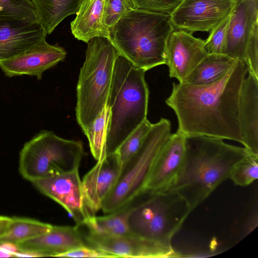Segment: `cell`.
<instances>
[{
	"instance_id": "14",
	"label": "cell",
	"mask_w": 258,
	"mask_h": 258,
	"mask_svg": "<svg viewBox=\"0 0 258 258\" xmlns=\"http://www.w3.org/2000/svg\"><path fill=\"white\" fill-rule=\"evenodd\" d=\"M67 54L63 47L43 39L23 52L0 61V68L9 77L28 75L40 80L45 71L63 61Z\"/></svg>"
},
{
	"instance_id": "23",
	"label": "cell",
	"mask_w": 258,
	"mask_h": 258,
	"mask_svg": "<svg viewBox=\"0 0 258 258\" xmlns=\"http://www.w3.org/2000/svg\"><path fill=\"white\" fill-rule=\"evenodd\" d=\"M130 208L107 214L102 216L91 215L86 219L83 225L88 232L107 236H121L132 234L127 223Z\"/></svg>"
},
{
	"instance_id": "32",
	"label": "cell",
	"mask_w": 258,
	"mask_h": 258,
	"mask_svg": "<svg viewBox=\"0 0 258 258\" xmlns=\"http://www.w3.org/2000/svg\"><path fill=\"white\" fill-rule=\"evenodd\" d=\"M243 62L248 73L258 79V27L254 29L250 38Z\"/></svg>"
},
{
	"instance_id": "10",
	"label": "cell",
	"mask_w": 258,
	"mask_h": 258,
	"mask_svg": "<svg viewBox=\"0 0 258 258\" xmlns=\"http://www.w3.org/2000/svg\"><path fill=\"white\" fill-rule=\"evenodd\" d=\"M31 183L41 193L63 207L76 225L83 226L91 216L85 204L79 169L40 178Z\"/></svg>"
},
{
	"instance_id": "4",
	"label": "cell",
	"mask_w": 258,
	"mask_h": 258,
	"mask_svg": "<svg viewBox=\"0 0 258 258\" xmlns=\"http://www.w3.org/2000/svg\"><path fill=\"white\" fill-rule=\"evenodd\" d=\"M175 29L169 14L133 9L109 29V39L134 66L145 72L165 64V50Z\"/></svg>"
},
{
	"instance_id": "35",
	"label": "cell",
	"mask_w": 258,
	"mask_h": 258,
	"mask_svg": "<svg viewBox=\"0 0 258 258\" xmlns=\"http://www.w3.org/2000/svg\"><path fill=\"white\" fill-rule=\"evenodd\" d=\"M11 221L12 217L0 216V237L6 232Z\"/></svg>"
},
{
	"instance_id": "3",
	"label": "cell",
	"mask_w": 258,
	"mask_h": 258,
	"mask_svg": "<svg viewBox=\"0 0 258 258\" xmlns=\"http://www.w3.org/2000/svg\"><path fill=\"white\" fill-rule=\"evenodd\" d=\"M145 72L121 55L116 58L107 102L106 156L116 152L147 118L149 91Z\"/></svg>"
},
{
	"instance_id": "19",
	"label": "cell",
	"mask_w": 258,
	"mask_h": 258,
	"mask_svg": "<svg viewBox=\"0 0 258 258\" xmlns=\"http://www.w3.org/2000/svg\"><path fill=\"white\" fill-rule=\"evenodd\" d=\"M240 123L242 145L258 155V79L249 73L242 88Z\"/></svg>"
},
{
	"instance_id": "36",
	"label": "cell",
	"mask_w": 258,
	"mask_h": 258,
	"mask_svg": "<svg viewBox=\"0 0 258 258\" xmlns=\"http://www.w3.org/2000/svg\"><path fill=\"white\" fill-rule=\"evenodd\" d=\"M233 1H236L237 0H233Z\"/></svg>"
},
{
	"instance_id": "8",
	"label": "cell",
	"mask_w": 258,
	"mask_h": 258,
	"mask_svg": "<svg viewBox=\"0 0 258 258\" xmlns=\"http://www.w3.org/2000/svg\"><path fill=\"white\" fill-rule=\"evenodd\" d=\"M84 155L82 142L66 140L52 131H42L25 143L21 150L19 173L32 182L79 169Z\"/></svg>"
},
{
	"instance_id": "24",
	"label": "cell",
	"mask_w": 258,
	"mask_h": 258,
	"mask_svg": "<svg viewBox=\"0 0 258 258\" xmlns=\"http://www.w3.org/2000/svg\"><path fill=\"white\" fill-rule=\"evenodd\" d=\"M52 225L37 220L13 217L5 233L0 237V243L15 244L41 235L50 229Z\"/></svg>"
},
{
	"instance_id": "18",
	"label": "cell",
	"mask_w": 258,
	"mask_h": 258,
	"mask_svg": "<svg viewBox=\"0 0 258 258\" xmlns=\"http://www.w3.org/2000/svg\"><path fill=\"white\" fill-rule=\"evenodd\" d=\"M47 35L40 22L0 21V61L23 52Z\"/></svg>"
},
{
	"instance_id": "21",
	"label": "cell",
	"mask_w": 258,
	"mask_h": 258,
	"mask_svg": "<svg viewBox=\"0 0 258 258\" xmlns=\"http://www.w3.org/2000/svg\"><path fill=\"white\" fill-rule=\"evenodd\" d=\"M236 60L225 54H208L182 83L196 86L213 84L226 73Z\"/></svg>"
},
{
	"instance_id": "13",
	"label": "cell",
	"mask_w": 258,
	"mask_h": 258,
	"mask_svg": "<svg viewBox=\"0 0 258 258\" xmlns=\"http://www.w3.org/2000/svg\"><path fill=\"white\" fill-rule=\"evenodd\" d=\"M185 138L178 131L171 134L154 162L145 191H166L175 183L184 162Z\"/></svg>"
},
{
	"instance_id": "11",
	"label": "cell",
	"mask_w": 258,
	"mask_h": 258,
	"mask_svg": "<svg viewBox=\"0 0 258 258\" xmlns=\"http://www.w3.org/2000/svg\"><path fill=\"white\" fill-rule=\"evenodd\" d=\"M84 238L87 245L112 254L115 257L179 256L171 244L147 239L133 234L107 236L88 232L86 235H84Z\"/></svg>"
},
{
	"instance_id": "16",
	"label": "cell",
	"mask_w": 258,
	"mask_h": 258,
	"mask_svg": "<svg viewBox=\"0 0 258 258\" xmlns=\"http://www.w3.org/2000/svg\"><path fill=\"white\" fill-rule=\"evenodd\" d=\"M256 27L258 0H237L230 15L224 54L243 62L247 44Z\"/></svg>"
},
{
	"instance_id": "17",
	"label": "cell",
	"mask_w": 258,
	"mask_h": 258,
	"mask_svg": "<svg viewBox=\"0 0 258 258\" xmlns=\"http://www.w3.org/2000/svg\"><path fill=\"white\" fill-rule=\"evenodd\" d=\"M87 245L79 226L52 225L48 231L22 241L17 245L19 251L29 252L38 257L56 256Z\"/></svg>"
},
{
	"instance_id": "30",
	"label": "cell",
	"mask_w": 258,
	"mask_h": 258,
	"mask_svg": "<svg viewBox=\"0 0 258 258\" xmlns=\"http://www.w3.org/2000/svg\"><path fill=\"white\" fill-rule=\"evenodd\" d=\"M230 15L213 29L205 40V47L208 54H224Z\"/></svg>"
},
{
	"instance_id": "28",
	"label": "cell",
	"mask_w": 258,
	"mask_h": 258,
	"mask_svg": "<svg viewBox=\"0 0 258 258\" xmlns=\"http://www.w3.org/2000/svg\"><path fill=\"white\" fill-rule=\"evenodd\" d=\"M258 177V155L250 154L233 167L229 179L236 185L246 186Z\"/></svg>"
},
{
	"instance_id": "29",
	"label": "cell",
	"mask_w": 258,
	"mask_h": 258,
	"mask_svg": "<svg viewBox=\"0 0 258 258\" xmlns=\"http://www.w3.org/2000/svg\"><path fill=\"white\" fill-rule=\"evenodd\" d=\"M134 8L132 0H104L103 21L109 29Z\"/></svg>"
},
{
	"instance_id": "27",
	"label": "cell",
	"mask_w": 258,
	"mask_h": 258,
	"mask_svg": "<svg viewBox=\"0 0 258 258\" xmlns=\"http://www.w3.org/2000/svg\"><path fill=\"white\" fill-rule=\"evenodd\" d=\"M152 125L147 118L118 148L116 153L122 166L141 147Z\"/></svg>"
},
{
	"instance_id": "25",
	"label": "cell",
	"mask_w": 258,
	"mask_h": 258,
	"mask_svg": "<svg viewBox=\"0 0 258 258\" xmlns=\"http://www.w3.org/2000/svg\"><path fill=\"white\" fill-rule=\"evenodd\" d=\"M108 119V108L106 105L92 124L83 131L88 140L91 154L97 161L106 157L105 139Z\"/></svg>"
},
{
	"instance_id": "31",
	"label": "cell",
	"mask_w": 258,
	"mask_h": 258,
	"mask_svg": "<svg viewBox=\"0 0 258 258\" xmlns=\"http://www.w3.org/2000/svg\"><path fill=\"white\" fill-rule=\"evenodd\" d=\"M181 0H132L134 8L170 14Z\"/></svg>"
},
{
	"instance_id": "6",
	"label": "cell",
	"mask_w": 258,
	"mask_h": 258,
	"mask_svg": "<svg viewBox=\"0 0 258 258\" xmlns=\"http://www.w3.org/2000/svg\"><path fill=\"white\" fill-rule=\"evenodd\" d=\"M144 199L130 208L127 219L132 234L171 244L191 211L185 201L175 192L145 191Z\"/></svg>"
},
{
	"instance_id": "9",
	"label": "cell",
	"mask_w": 258,
	"mask_h": 258,
	"mask_svg": "<svg viewBox=\"0 0 258 258\" xmlns=\"http://www.w3.org/2000/svg\"><path fill=\"white\" fill-rule=\"evenodd\" d=\"M233 0H181L170 14L175 29L210 32L231 14Z\"/></svg>"
},
{
	"instance_id": "12",
	"label": "cell",
	"mask_w": 258,
	"mask_h": 258,
	"mask_svg": "<svg viewBox=\"0 0 258 258\" xmlns=\"http://www.w3.org/2000/svg\"><path fill=\"white\" fill-rule=\"evenodd\" d=\"M205 40L192 33L175 29L170 34L165 50L169 76L182 83L206 56Z\"/></svg>"
},
{
	"instance_id": "26",
	"label": "cell",
	"mask_w": 258,
	"mask_h": 258,
	"mask_svg": "<svg viewBox=\"0 0 258 258\" xmlns=\"http://www.w3.org/2000/svg\"><path fill=\"white\" fill-rule=\"evenodd\" d=\"M0 21L40 22L30 0H0Z\"/></svg>"
},
{
	"instance_id": "34",
	"label": "cell",
	"mask_w": 258,
	"mask_h": 258,
	"mask_svg": "<svg viewBox=\"0 0 258 258\" xmlns=\"http://www.w3.org/2000/svg\"><path fill=\"white\" fill-rule=\"evenodd\" d=\"M0 249L12 254L14 257L15 254L19 252V249L17 244L12 242H4L0 243Z\"/></svg>"
},
{
	"instance_id": "33",
	"label": "cell",
	"mask_w": 258,
	"mask_h": 258,
	"mask_svg": "<svg viewBox=\"0 0 258 258\" xmlns=\"http://www.w3.org/2000/svg\"><path fill=\"white\" fill-rule=\"evenodd\" d=\"M60 257H115L114 255L86 245L65 252Z\"/></svg>"
},
{
	"instance_id": "15",
	"label": "cell",
	"mask_w": 258,
	"mask_h": 258,
	"mask_svg": "<svg viewBox=\"0 0 258 258\" xmlns=\"http://www.w3.org/2000/svg\"><path fill=\"white\" fill-rule=\"evenodd\" d=\"M122 165L116 152L106 156L85 175L82 180L84 200L91 215L101 210L103 201L116 184Z\"/></svg>"
},
{
	"instance_id": "5",
	"label": "cell",
	"mask_w": 258,
	"mask_h": 258,
	"mask_svg": "<svg viewBox=\"0 0 258 258\" xmlns=\"http://www.w3.org/2000/svg\"><path fill=\"white\" fill-rule=\"evenodd\" d=\"M86 57L77 87L76 114L83 131L107 105L118 51L107 38L96 37L87 43Z\"/></svg>"
},
{
	"instance_id": "1",
	"label": "cell",
	"mask_w": 258,
	"mask_h": 258,
	"mask_svg": "<svg viewBox=\"0 0 258 258\" xmlns=\"http://www.w3.org/2000/svg\"><path fill=\"white\" fill-rule=\"evenodd\" d=\"M247 73L245 64L236 59L213 84L196 86L173 83L165 103L177 117V131L185 136H205L242 145L240 101Z\"/></svg>"
},
{
	"instance_id": "7",
	"label": "cell",
	"mask_w": 258,
	"mask_h": 258,
	"mask_svg": "<svg viewBox=\"0 0 258 258\" xmlns=\"http://www.w3.org/2000/svg\"><path fill=\"white\" fill-rule=\"evenodd\" d=\"M170 121L153 123L139 149L122 166L117 181L103 202L104 214L125 208L144 191L154 162L171 135Z\"/></svg>"
},
{
	"instance_id": "2",
	"label": "cell",
	"mask_w": 258,
	"mask_h": 258,
	"mask_svg": "<svg viewBox=\"0 0 258 258\" xmlns=\"http://www.w3.org/2000/svg\"><path fill=\"white\" fill-rule=\"evenodd\" d=\"M185 144L183 166L175 183L167 190L180 196L191 212L229 179L237 163L253 153L244 147L205 136H185Z\"/></svg>"
},
{
	"instance_id": "20",
	"label": "cell",
	"mask_w": 258,
	"mask_h": 258,
	"mask_svg": "<svg viewBox=\"0 0 258 258\" xmlns=\"http://www.w3.org/2000/svg\"><path fill=\"white\" fill-rule=\"evenodd\" d=\"M104 0H84L71 23L74 36L87 43L96 37L109 39V29L103 21Z\"/></svg>"
},
{
	"instance_id": "22",
	"label": "cell",
	"mask_w": 258,
	"mask_h": 258,
	"mask_svg": "<svg viewBox=\"0 0 258 258\" xmlns=\"http://www.w3.org/2000/svg\"><path fill=\"white\" fill-rule=\"evenodd\" d=\"M84 0H30L47 34L66 18L76 14Z\"/></svg>"
}]
</instances>
